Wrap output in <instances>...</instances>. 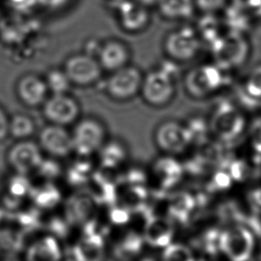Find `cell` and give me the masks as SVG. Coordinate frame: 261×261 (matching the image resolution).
I'll return each mask as SVG.
<instances>
[{"mask_svg": "<svg viewBox=\"0 0 261 261\" xmlns=\"http://www.w3.org/2000/svg\"><path fill=\"white\" fill-rule=\"evenodd\" d=\"M112 73L106 84V91L112 98L126 101L140 92L144 76L138 68L127 64Z\"/></svg>", "mask_w": 261, "mask_h": 261, "instance_id": "10", "label": "cell"}, {"mask_svg": "<svg viewBox=\"0 0 261 261\" xmlns=\"http://www.w3.org/2000/svg\"><path fill=\"white\" fill-rule=\"evenodd\" d=\"M234 7L247 11L249 13H254L261 5V0H231Z\"/></svg>", "mask_w": 261, "mask_h": 261, "instance_id": "34", "label": "cell"}, {"mask_svg": "<svg viewBox=\"0 0 261 261\" xmlns=\"http://www.w3.org/2000/svg\"><path fill=\"white\" fill-rule=\"evenodd\" d=\"M201 44L195 29L182 27L167 34L163 41V48L171 60L185 63L197 57Z\"/></svg>", "mask_w": 261, "mask_h": 261, "instance_id": "3", "label": "cell"}, {"mask_svg": "<svg viewBox=\"0 0 261 261\" xmlns=\"http://www.w3.org/2000/svg\"><path fill=\"white\" fill-rule=\"evenodd\" d=\"M60 258L59 244L52 237L39 241L29 252V258L32 260H58Z\"/></svg>", "mask_w": 261, "mask_h": 261, "instance_id": "20", "label": "cell"}, {"mask_svg": "<svg viewBox=\"0 0 261 261\" xmlns=\"http://www.w3.org/2000/svg\"><path fill=\"white\" fill-rule=\"evenodd\" d=\"M63 70L71 85L78 87L94 85L102 77V69L97 58L88 53L75 54L68 57Z\"/></svg>", "mask_w": 261, "mask_h": 261, "instance_id": "8", "label": "cell"}, {"mask_svg": "<svg viewBox=\"0 0 261 261\" xmlns=\"http://www.w3.org/2000/svg\"><path fill=\"white\" fill-rule=\"evenodd\" d=\"M147 105L154 107L167 106L173 99L175 84L169 72L155 70L143 78L140 92Z\"/></svg>", "mask_w": 261, "mask_h": 261, "instance_id": "6", "label": "cell"}, {"mask_svg": "<svg viewBox=\"0 0 261 261\" xmlns=\"http://www.w3.org/2000/svg\"><path fill=\"white\" fill-rule=\"evenodd\" d=\"M244 90L248 98L261 102V64L252 69L244 82Z\"/></svg>", "mask_w": 261, "mask_h": 261, "instance_id": "25", "label": "cell"}, {"mask_svg": "<svg viewBox=\"0 0 261 261\" xmlns=\"http://www.w3.org/2000/svg\"><path fill=\"white\" fill-rule=\"evenodd\" d=\"M29 190L28 181L23 176L15 177L10 185V191L14 196L19 197L24 195Z\"/></svg>", "mask_w": 261, "mask_h": 261, "instance_id": "32", "label": "cell"}, {"mask_svg": "<svg viewBox=\"0 0 261 261\" xmlns=\"http://www.w3.org/2000/svg\"><path fill=\"white\" fill-rule=\"evenodd\" d=\"M93 201L88 196H76L69 202L68 216L74 222H83L91 215Z\"/></svg>", "mask_w": 261, "mask_h": 261, "instance_id": "23", "label": "cell"}, {"mask_svg": "<svg viewBox=\"0 0 261 261\" xmlns=\"http://www.w3.org/2000/svg\"><path fill=\"white\" fill-rule=\"evenodd\" d=\"M81 113L79 102L67 94L54 95L44 106V114L52 123L67 126L74 123Z\"/></svg>", "mask_w": 261, "mask_h": 261, "instance_id": "11", "label": "cell"}, {"mask_svg": "<svg viewBox=\"0 0 261 261\" xmlns=\"http://www.w3.org/2000/svg\"><path fill=\"white\" fill-rule=\"evenodd\" d=\"M153 175L161 186L173 187L181 179L182 167L172 157H163L154 163Z\"/></svg>", "mask_w": 261, "mask_h": 261, "instance_id": "19", "label": "cell"}, {"mask_svg": "<svg viewBox=\"0 0 261 261\" xmlns=\"http://www.w3.org/2000/svg\"><path fill=\"white\" fill-rule=\"evenodd\" d=\"M193 139L189 127L173 120H168L159 125L154 133L156 145L167 155L185 152Z\"/></svg>", "mask_w": 261, "mask_h": 261, "instance_id": "9", "label": "cell"}, {"mask_svg": "<svg viewBox=\"0 0 261 261\" xmlns=\"http://www.w3.org/2000/svg\"><path fill=\"white\" fill-rule=\"evenodd\" d=\"M47 88L54 95L66 94L71 86V82L64 70H52L46 76Z\"/></svg>", "mask_w": 261, "mask_h": 261, "instance_id": "24", "label": "cell"}, {"mask_svg": "<svg viewBox=\"0 0 261 261\" xmlns=\"http://www.w3.org/2000/svg\"><path fill=\"white\" fill-rule=\"evenodd\" d=\"M255 234L246 226L236 225L225 230L219 237V248L232 260H246L255 250Z\"/></svg>", "mask_w": 261, "mask_h": 261, "instance_id": "4", "label": "cell"}, {"mask_svg": "<svg viewBox=\"0 0 261 261\" xmlns=\"http://www.w3.org/2000/svg\"><path fill=\"white\" fill-rule=\"evenodd\" d=\"M38 169L40 170L42 175L47 176V177H54V176H57L58 171H59L57 164L52 163L51 161H46V162L42 161L41 163L39 164Z\"/></svg>", "mask_w": 261, "mask_h": 261, "instance_id": "35", "label": "cell"}, {"mask_svg": "<svg viewBox=\"0 0 261 261\" xmlns=\"http://www.w3.org/2000/svg\"><path fill=\"white\" fill-rule=\"evenodd\" d=\"M246 119L237 106L224 103L216 110L210 121V129L218 140L232 142L244 134Z\"/></svg>", "mask_w": 261, "mask_h": 261, "instance_id": "2", "label": "cell"}, {"mask_svg": "<svg viewBox=\"0 0 261 261\" xmlns=\"http://www.w3.org/2000/svg\"><path fill=\"white\" fill-rule=\"evenodd\" d=\"M33 196L36 203L42 208H52L60 200L59 192L50 185H46L37 189Z\"/></svg>", "mask_w": 261, "mask_h": 261, "instance_id": "26", "label": "cell"}, {"mask_svg": "<svg viewBox=\"0 0 261 261\" xmlns=\"http://www.w3.org/2000/svg\"><path fill=\"white\" fill-rule=\"evenodd\" d=\"M221 69L217 64H203L187 72L185 87L194 98H203L217 91L222 85Z\"/></svg>", "mask_w": 261, "mask_h": 261, "instance_id": "5", "label": "cell"}, {"mask_svg": "<svg viewBox=\"0 0 261 261\" xmlns=\"http://www.w3.org/2000/svg\"><path fill=\"white\" fill-rule=\"evenodd\" d=\"M9 131V123L7 120L5 113L0 109V140H2L7 137Z\"/></svg>", "mask_w": 261, "mask_h": 261, "instance_id": "37", "label": "cell"}, {"mask_svg": "<svg viewBox=\"0 0 261 261\" xmlns=\"http://www.w3.org/2000/svg\"><path fill=\"white\" fill-rule=\"evenodd\" d=\"M128 219V214L127 211L124 208H115L113 210L112 213V219L114 223L120 224V223H125Z\"/></svg>", "mask_w": 261, "mask_h": 261, "instance_id": "36", "label": "cell"}, {"mask_svg": "<svg viewBox=\"0 0 261 261\" xmlns=\"http://www.w3.org/2000/svg\"><path fill=\"white\" fill-rule=\"evenodd\" d=\"M130 57V49L126 43L112 39L99 47L97 60L102 71L113 72L127 65Z\"/></svg>", "mask_w": 261, "mask_h": 261, "instance_id": "12", "label": "cell"}, {"mask_svg": "<svg viewBox=\"0 0 261 261\" xmlns=\"http://www.w3.org/2000/svg\"><path fill=\"white\" fill-rule=\"evenodd\" d=\"M71 138L73 152L80 155H90L98 152L105 145L106 130L99 120L87 118L76 124Z\"/></svg>", "mask_w": 261, "mask_h": 261, "instance_id": "7", "label": "cell"}, {"mask_svg": "<svg viewBox=\"0 0 261 261\" xmlns=\"http://www.w3.org/2000/svg\"><path fill=\"white\" fill-rule=\"evenodd\" d=\"M156 7L159 14L167 20L182 21L194 14V0H158Z\"/></svg>", "mask_w": 261, "mask_h": 261, "instance_id": "16", "label": "cell"}, {"mask_svg": "<svg viewBox=\"0 0 261 261\" xmlns=\"http://www.w3.org/2000/svg\"><path fill=\"white\" fill-rule=\"evenodd\" d=\"M9 131L14 138H27L33 133L34 124L28 117L16 115L9 123Z\"/></svg>", "mask_w": 261, "mask_h": 261, "instance_id": "27", "label": "cell"}, {"mask_svg": "<svg viewBox=\"0 0 261 261\" xmlns=\"http://www.w3.org/2000/svg\"><path fill=\"white\" fill-rule=\"evenodd\" d=\"M39 147L32 142H21L14 145L9 153V162L21 175L38 169L42 162Z\"/></svg>", "mask_w": 261, "mask_h": 261, "instance_id": "15", "label": "cell"}, {"mask_svg": "<svg viewBox=\"0 0 261 261\" xmlns=\"http://www.w3.org/2000/svg\"><path fill=\"white\" fill-rule=\"evenodd\" d=\"M118 4L119 21L126 32L138 33L147 27L150 21L149 8L134 0H123Z\"/></svg>", "mask_w": 261, "mask_h": 261, "instance_id": "14", "label": "cell"}, {"mask_svg": "<svg viewBox=\"0 0 261 261\" xmlns=\"http://www.w3.org/2000/svg\"><path fill=\"white\" fill-rule=\"evenodd\" d=\"M102 244L96 237L87 238L79 246L78 254L82 259H97L102 254Z\"/></svg>", "mask_w": 261, "mask_h": 261, "instance_id": "28", "label": "cell"}, {"mask_svg": "<svg viewBox=\"0 0 261 261\" xmlns=\"http://www.w3.org/2000/svg\"><path fill=\"white\" fill-rule=\"evenodd\" d=\"M251 147L256 154L261 156V121L255 125L251 134Z\"/></svg>", "mask_w": 261, "mask_h": 261, "instance_id": "33", "label": "cell"}, {"mask_svg": "<svg viewBox=\"0 0 261 261\" xmlns=\"http://www.w3.org/2000/svg\"><path fill=\"white\" fill-rule=\"evenodd\" d=\"M100 152V161L107 168L119 166L127 158V151L122 144L119 142H111L102 145Z\"/></svg>", "mask_w": 261, "mask_h": 261, "instance_id": "22", "label": "cell"}, {"mask_svg": "<svg viewBox=\"0 0 261 261\" xmlns=\"http://www.w3.org/2000/svg\"><path fill=\"white\" fill-rule=\"evenodd\" d=\"M0 218H1V215H0Z\"/></svg>", "mask_w": 261, "mask_h": 261, "instance_id": "40", "label": "cell"}, {"mask_svg": "<svg viewBox=\"0 0 261 261\" xmlns=\"http://www.w3.org/2000/svg\"><path fill=\"white\" fill-rule=\"evenodd\" d=\"M114 2H116V3H120L121 1H123V0H113Z\"/></svg>", "mask_w": 261, "mask_h": 261, "instance_id": "39", "label": "cell"}, {"mask_svg": "<svg viewBox=\"0 0 261 261\" xmlns=\"http://www.w3.org/2000/svg\"><path fill=\"white\" fill-rule=\"evenodd\" d=\"M163 258L166 260H192L194 256L189 248L182 244H170L164 248Z\"/></svg>", "mask_w": 261, "mask_h": 261, "instance_id": "29", "label": "cell"}, {"mask_svg": "<svg viewBox=\"0 0 261 261\" xmlns=\"http://www.w3.org/2000/svg\"><path fill=\"white\" fill-rule=\"evenodd\" d=\"M146 242L155 248H165L173 237V226L167 219H152L145 227Z\"/></svg>", "mask_w": 261, "mask_h": 261, "instance_id": "18", "label": "cell"}, {"mask_svg": "<svg viewBox=\"0 0 261 261\" xmlns=\"http://www.w3.org/2000/svg\"><path fill=\"white\" fill-rule=\"evenodd\" d=\"M227 0H194L195 9L202 14H216L226 8Z\"/></svg>", "mask_w": 261, "mask_h": 261, "instance_id": "31", "label": "cell"}, {"mask_svg": "<svg viewBox=\"0 0 261 261\" xmlns=\"http://www.w3.org/2000/svg\"><path fill=\"white\" fill-rule=\"evenodd\" d=\"M212 54L216 64L221 70L241 67L247 61L250 46L243 34L229 32L212 44Z\"/></svg>", "mask_w": 261, "mask_h": 261, "instance_id": "1", "label": "cell"}, {"mask_svg": "<svg viewBox=\"0 0 261 261\" xmlns=\"http://www.w3.org/2000/svg\"><path fill=\"white\" fill-rule=\"evenodd\" d=\"M123 240L120 247L118 248V254L124 258H130L133 255L138 254L142 247L141 239L136 234H130Z\"/></svg>", "mask_w": 261, "mask_h": 261, "instance_id": "30", "label": "cell"}, {"mask_svg": "<svg viewBox=\"0 0 261 261\" xmlns=\"http://www.w3.org/2000/svg\"><path fill=\"white\" fill-rule=\"evenodd\" d=\"M137 3L140 4L144 7L150 8V7H155L158 0H134Z\"/></svg>", "mask_w": 261, "mask_h": 261, "instance_id": "38", "label": "cell"}, {"mask_svg": "<svg viewBox=\"0 0 261 261\" xmlns=\"http://www.w3.org/2000/svg\"><path fill=\"white\" fill-rule=\"evenodd\" d=\"M194 29L201 42L208 43L210 46L222 36L219 33L220 32V22L215 17V14H203V16L198 22L197 27Z\"/></svg>", "mask_w": 261, "mask_h": 261, "instance_id": "21", "label": "cell"}, {"mask_svg": "<svg viewBox=\"0 0 261 261\" xmlns=\"http://www.w3.org/2000/svg\"><path fill=\"white\" fill-rule=\"evenodd\" d=\"M18 89L20 96L25 103L35 106L45 101L48 88L46 82H43L41 79L34 75H28L21 79Z\"/></svg>", "mask_w": 261, "mask_h": 261, "instance_id": "17", "label": "cell"}, {"mask_svg": "<svg viewBox=\"0 0 261 261\" xmlns=\"http://www.w3.org/2000/svg\"><path fill=\"white\" fill-rule=\"evenodd\" d=\"M39 141L42 148L51 155L66 157L73 152L72 138L64 126L53 124L41 131Z\"/></svg>", "mask_w": 261, "mask_h": 261, "instance_id": "13", "label": "cell"}]
</instances>
